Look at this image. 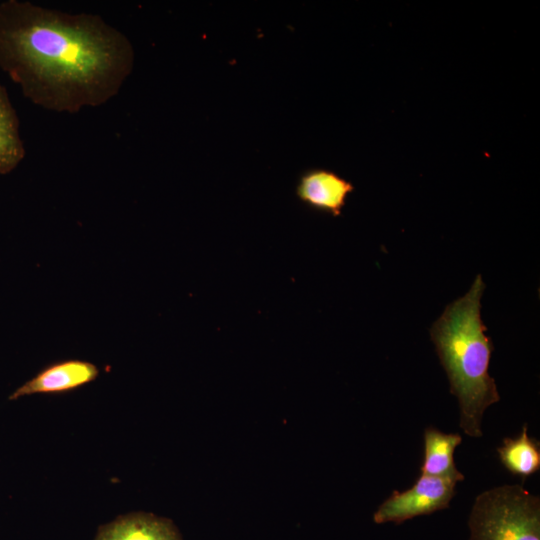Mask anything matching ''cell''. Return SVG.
<instances>
[{
  "label": "cell",
  "instance_id": "cell-1",
  "mask_svg": "<svg viewBox=\"0 0 540 540\" xmlns=\"http://www.w3.org/2000/svg\"><path fill=\"white\" fill-rule=\"evenodd\" d=\"M134 59L126 35L97 14L0 3V68L43 109L73 114L107 103Z\"/></svg>",
  "mask_w": 540,
  "mask_h": 540
},
{
  "label": "cell",
  "instance_id": "cell-2",
  "mask_svg": "<svg viewBox=\"0 0 540 540\" xmlns=\"http://www.w3.org/2000/svg\"><path fill=\"white\" fill-rule=\"evenodd\" d=\"M484 289L478 275L470 290L449 304L430 330L450 392L458 399L460 428L474 438L482 436L484 411L500 400L488 371L493 344L480 315Z\"/></svg>",
  "mask_w": 540,
  "mask_h": 540
},
{
  "label": "cell",
  "instance_id": "cell-3",
  "mask_svg": "<svg viewBox=\"0 0 540 540\" xmlns=\"http://www.w3.org/2000/svg\"><path fill=\"white\" fill-rule=\"evenodd\" d=\"M469 540H540V498L521 485L479 494L468 520Z\"/></svg>",
  "mask_w": 540,
  "mask_h": 540
},
{
  "label": "cell",
  "instance_id": "cell-4",
  "mask_svg": "<svg viewBox=\"0 0 540 540\" xmlns=\"http://www.w3.org/2000/svg\"><path fill=\"white\" fill-rule=\"evenodd\" d=\"M457 483L421 474L412 487L393 493L378 507L373 515L377 524H400L420 515H428L449 507Z\"/></svg>",
  "mask_w": 540,
  "mask_h": 540
},
{
  "label": "cell",
  "instance_id": "cell-5",
  "mask_svg": "<svg viewBox=\"0 0 540 540\" xmlns=\"http://www.w3.org/2000/svg\"><path fill=\"white\" fill-rule=\"evenodd\" d=\"M354 185L326 168H311L302 172L296 185L298 200L311 210L339 217Z\"/></svg>",
  "mask_w": 540,
  "mask_h": 540
},
{
  "label": "cell",
  "instance_id": "cell-6",
  "mask_svg": "<svg viewBox=\"0 0 540 540\" xmlns=\"http://www.w3.org/2000/svg\"><path fill=\"white\" fill-rule=\"evenodd\" d=\"M99 368L86 360L67 359L52 363L17 388L10 396L16 400L33 394H60L85 386L99 376Z\"/></svg>",
  "mask_w": 540,
  "mask_h": 540
},
{
  "label": "cell",
  "instance_id": "cell-7",
  "mask_svg": "<svg viewBox=\"0 0 540 540\" xmlns=\"http://www.w3.org/2000/svg\"><path fill=\"white\" fill-rule=\"evenodd\" d=\"M94 540H182L173 522L152 513L121 515L98 528Z\"/></svg>",
  "mask_w": 540,
  "mask_h": 540
},
{
  "label": "cell",
  "instance_id": "cell-8",
  "mask_svg": "<svg viewBox=\"0 0 540 540\" xmlns=\"http://www.w3.org/2000/svg\"><path fill=\"white\" fill-rule=\"evenodd\" d=\"M424 456L421 474L440 477L455 483L463 481L464 475L454 462V451L462 442L459 433H443L428 427L424 430Z\"/></svg>",
  "mask_w": 540,
  "mask_h": 540
},
{
  "label": "cell",
  "instance_id": "cell-9",
  "mask_svg": "<svg viewBox=\"0 0 540 540\" xmlns=\"http://www.w3.org/2000/svg\"><path fill=\"white\" fill-rule=\"evenodd\" d=\"M496 451L502 465L513 475L525 479L540 469V444L528 435L526 424L517 437L504 438Z\"/></svg>",
  "mask_w": 540,
  "mask_h": 540
},
{
  "label": "cell",
  "instance_id": "cell-10",
  "mask_svg": "<svg viewBox=\"0 0 540 540\" xmlns=\"http://www.w3.org/2000/svg\"><path fill=\"white\" fill-rule=\"evenodd\" d=\"M24 156L17 113L6 88L0 85V174L13 171Z\"/></svg>",
  "mask_w": 540,
  "mask_h": 540
}]
</instances>
